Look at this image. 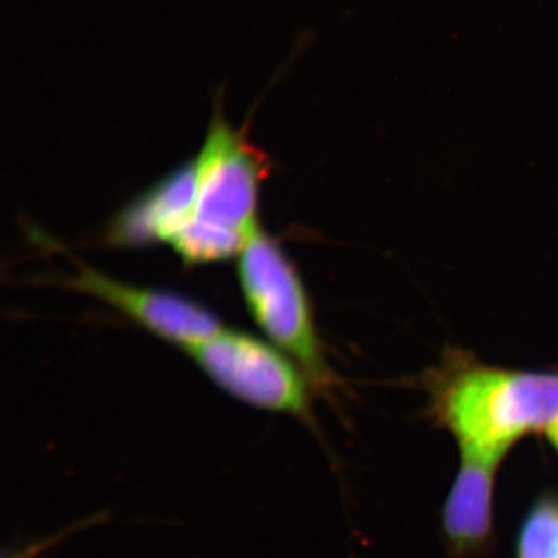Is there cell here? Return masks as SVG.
<instances>
[{
    "label": "cell",
    "instance_id": "cell-1",
    "mask_svg": "<svg viewBox=\"0 0 558 558\" xmlns=\"http://www.w3.org/2000/svg\"><path fill=\"white\" fill-rule=\"evenodd\" d=\"M428 385L462 457L499 462L517 440L558 421V374L497 368L458 352Z\"/></svg>",
    "mask_w": 558,
    "mask_h": 558
},
{
    "label": "cell",
    "instance_id": "cell-2",
    "mask_svg": "<svg viewBox=\"0 0 558 558\" xmlns=\"http://www.w3.org/2000/svg\"><path fill=\"white\" fill-rule=\"evenodd\" d=\"M238 258L242 292L259 328L275 347L288 352L315 387L329 385L332 374L323 355L310 299L288 256L258 227Z\"/></svg>",
    "mask_w": 558,
    "mask_h": 558
},
{
    "label": "cell",
    "instance_id": "cell-3",
    "mask_svg": "<svg viewBox=\"0 0 558 558\" xmlns=\"http://www.w3.org/2000/svg\"><path fill=\"white\" fill-rule=\"evenodd\" d=\"M185 351L233 398L310 421V379L281 349L248 333L220 329Z\"/></svg>",
    "mask_w": 558,
    "mask_h": 558
},
{
    "label": "cell",
    "instance_id": "cell-4",
    "mask_svg": "<svg viewBox=\"0 0 558 558\" xmlns=\"http://www.w3.org/2000/svg\"><path fill=\"white\" fill-rule=\"evenodd\" d=\"M216 101L215 116L196 157V199L190 219L248 238L258 229L264 159L241 131L231 128Z\"/></svg>",
    "mask_w": 558,
    "mask_h": 558
},
{
    "label": "cell",
    "instance_id": "cell-5",
    "mask_svg": "<svg viewBox=\"0 0 558 558\" xmlns=\"http://www.w3.org/2000/svg\"><path fill=\"white\" fill-rule=\"evenodd\" d=\"M69 286L106 301L143 328L183 349L194 347L222 329L219 319L196 301L165 290L124 284L89 267H81L78 275L69 279Z\"/></svg>",
    "mask_w": 558,
    "mask_h": 558
},
{
    "label": "cell",
    "instance_id": "cell-6",
    "mask_svg": "<svg viewBox=\"0 0 558 558\" xmlns=\"http://www.w3.org/2000/svg\"><path fill=\"white\" fill-rule=\"evenodd\" d=\"M196 160L161 179L113 219L108 240L119 247H142L168 238L193 215Z\"/></svg>",
    "mask_w": 558,
    "mask_h": 558
},
{
    "label": "cell",
    "instance_id": "cell-7",
    "mask_svg": "<svg viewBox=\"0 0 558 558\" xmlns=\"http://www.w3.org/2000/svg\"><path fill=\"white\" fill-rule=\"evenodd\" d=\"M499 462L462 457L444 510V529L458 554L478 553L492 535V497Z\"/></svg>",
    "mask_w": 558,
    "mask_h": 558
},
{
    "label": "cell",
    "instance_id": "cell-8",
    "mask_svg": "<svg viewBox=\"0 0 558 558\" xmlns=\"http://www.w3.org/2000/svg\"><path fill=\"white\" fill-rule=\"evenodd\" d=\"M517 558H558V499L537 502L524 520Z\"/></svg>",
    "mask_w": 558,
    "mask_h": 558
},
{
    "label": "cell",
    "instance_id": "cell-9",
    "mask_svg": "<svg viewBox=\"0 0 558 558\" xmlns=\"http://www.w3.org/2000/svg\"><path fill=\"white\" fill-rule=\"evenodd\" d=\"M548 436L550 442H553L554 447H556V449L558 450V421L556 422V424L550 425V427L548 428Z\"/></svg>",
    "mask_w": 558,
    "mask_h": 558
}]
</instances>
